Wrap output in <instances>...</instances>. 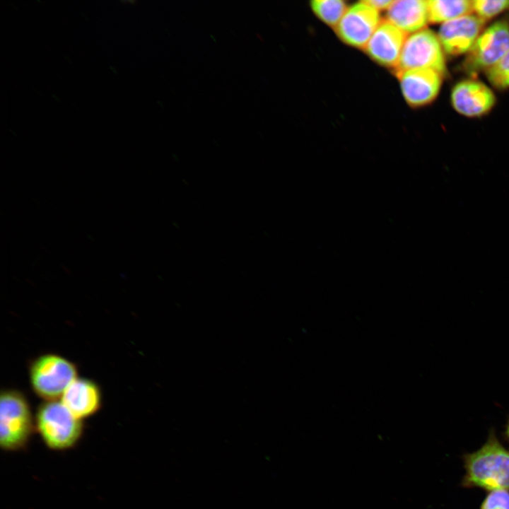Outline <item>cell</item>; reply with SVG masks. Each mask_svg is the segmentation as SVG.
Masks as SVG:
<instances>
[{
  "label": "cell",
  "instance_id": "52a82bcc",
  "mask_svg": "<svg viewBox=\"0 0 509 509\" xmlns=\"http://www.w3.org/2000/svg\"><path fill=\"white\" fill-rule=\"evenodd\" d=\"M382 20L379 11L361 1L348 7L334 31L347 45L363 50Z\"/></svg>",
  "mask_w": 509,
  "mask_h": 509
},
{
  "label": "cell",
  "instance_id": "e0dca14e",
  "mask_svg": "<svg viewBox=\"0 0 509 509\" xmlns=\"http://www.w3.org/2000/svg\"><path fill=\"white\" fill-rule=\"evenodd\" d=\"M484 73L489 83L496 89L509 88V52Z\"/></svg>",
  "mask_w": 509,
  "mask_h": 509
},
{
  "label": "cell",
  "instance_id": "9c48e42d",
  "mask_svg": "<svg viewBox=\"0 0 509 509\" xmlns=\"http://www.w3.org/2000/svg\"><path fill=\"white\" fill-rule=\"evenodd\" d=\"M450 102L457 113L467 117H479L492 110L496 98L493 90L484 83L468 78L453 86Z\"/></svg>",
  "mask_w": 509,
  "mask_h": 509
},
{
  "label": "cell",
  "instance_id": "2e32d148",
  "mask_svg": "<svg viewBox=\"0 0 509 509\" xmlns=\"http://www.w3.org/2000/svg\"><path fill=\"white\" fill-rule=\"evenodd\" d=\"M472 8L474 14L486 22L508 11L509 0H475Z\"/></svg>",
  "mask_w": 509,
  "mask_h": 509
},
{
  "label": "cell",
  "instance_id": "d6986e66",
  "mask_svg": "<svg viewBox=\"0 0 509 509\" xmlns=\"http://www.w3.org/2000/svg\"><path fill=\"white\" fill-rule=\"evenodd\" d=\"M370 6L374 8L378 11H387L390 6L392 4L394 1L387 0H366L365 1Z\"/></svg>",
  "mask_w": 509,
  "mask_h": 509
},
{
  "label": "cell",
  "instance_id": "3957f363",
  "mask_svg": "<svg viewBox=\"0 0 509 509\" xmlns=\"http://www.w3.org/2000/svg\"><path fill=\"white\" fill-rule=\"evenodd\" d=\"M34 428L28 403L18 391H2L0 398V445L5 450L24 447Z\"/></svg>",
  "mask_w": 509,
  "mask_h": 509
},
{
  "label": "cell",
  "instance_id": "ba28073f",
  "mask_svg": "<svg viewBox=\"0 0 509 509\" xmlns=\"http://www.w3.org/2000/svg\"><path fill=\"white\" fill-rule=\"evenodd\" d=\"M402 95L412 107H420L432 103L438 95L443 78L431 69H414L396 72Z\"/></svg>",
  "mask_w": 509,
  "mask_h": 509
},
{
  "label": "cell",
  "instance_id": "7c38bea8",
  "mask_svg": "<svg viewBox=\"0 0 509 509\" xmlns=\"http://www.w3.org/2000/svg\"><path fill=\"white\" fill-rule=\"evenodd\" d=\"M100 402L98 385L83 378L74 380L62 396V402L80 419L95 414L100 406Z\"/></svg>",
  "mask_w": 509,
  "mask_h": 509
},
{
  "label": "cell",
  "instance_id": "ac0fdd59",
  "mask_svg": "<svg viewBox=\"0 0 509 509\" xmlns=\"http://www.w3.org/2000/svg\"><path fill=\"white\" fill-rule=\"evenodd\" d=\"M480 509H509V490H493L488 492Z\"/></svg>",
  "mask_w": 509,
  "mask_h": 509
},
{
  "label": "cell",
  "instance_id": "6da1fadb",
  "mask_svg": "<svg viewBox=\"0 0 509 509\" xmlns=\"http://www.w3.org/2000/svg\"><path fill=\"white\" fill-rule=\"evenodd\" d=\"M463 487L488 491L509 490V450L502 445L493 429L481 447L463 455Z\"/></svg>",
  "mask_w": 509,
  "mask_h": 509
},
{
  "label": "cell",
  "instance_id": "5bb4252c",
  "mask_svg": "<svg viewBox=\"0 0 509 509\" xmlns=\"http://www.w3.org/2000/svg\"><path fill=\"white\" fill-rule=\"evenodd\" d=\"M428 18L431 23H444L473 12L472 1L428 0Z\"/></svg>",
  "mask_w": 509,
  "mask_h": 509
},
{
  "label": "cell",
  "instance_id": "277c9868",
  "mask_svg": "<svg viewBox=\"0 0 509 509\" xmlns=\"http://www.w3.org/2000/svg\"><path fill=\"white\" fill-rule=\"evenodd\" d=\"M76 368L66 358L46 354L36 358L30 368L31 385L35 392L48 400L62 397L76 379Z\"/></svg>",
  "mask_w": 509,
  "mask_h": 509
},
{
  "label": "cell",
  "instance_id": "30bf717a",
  "mask_svg": "<svg viewBox=\"0 0 509 509\" xmlns=\"http://www.w3.org/2000/svg\"><path fill=\"white\" fill-rule=\"evenodd\" d=\"M485 23L471 13L443 23L438 36L445 54L454 57L467 54L484 30Z\"/></svg>",
  "mask_w": 509,
  "mask_h": 509
},
{
  "label": "cell",
  "instance_id": "ffe728a7",
  "mask_svg": "<svg viewBox=\"0 0 509 509\" xmlns=\"http://www.w3.org/2000/svg\"><path fill=\"white\" fill-rule=\"evenodd\" d=\"M504 436H505L506 440L509 443V417H508L507 422L505 423V426Z\"/></svg>",
  "mask_w": 509,
  "mask_h": 509
},
{
  "label": "cell",
  "instance_id": "5b68a950",
  "mask_svg": "<svg viewBox=\"0 0 509 509\" xmlns=\"http://www.w3.org/2000/svg\"><path fill=\"white\" fill-rule=\"evenodd\" d=\"M414 69H434L445 77V52L438 34L428 28L408 35L394 72Z\"/></svg>",
  "mask_w": 509,
  "mask_h": 509
},
{
  "label": "cell",
  "instance_id": "8992f818",
  "mask_svg": "<svg viewBox=\"0 0 509 509\" xmlns=\"http://www.w3.org/2000/svg\"><path fill=\"white\" fill-rule=\"evenodd\" d=\"M509 52V20L501 19L484 29L467 54L462 68L475 76L486 71Z\"/></svg>",
  "mask_w": 509,
  "mask_h": 509
},
{
  "label": "cell",
  "instance_id": "8fae6325",
  "mask_svg": "<svg viewBox=\"0 0 509 509\" xmlns=\"http://www.w3.org/2000/svg\"><path fill=\"white\" fill-rule=\"evenodd\" d=\"M408 36L386 19H382L363 51L375 62L396 69Z\"/></svg>",
  "mask_w": 509,
  "mask_h": 509
},
{
  "label": "cell",
  "instance_id": "7a4b0ae2",
  "mask_svg": "<svg viewBox=\"0 0 509 509\" xmlns=\"http://www.w3.org/2000/svg\"><path fill=\"white\" fill-rule=\"evenodd\" d=\"M35 428L45 445L56 450L74 446L83 432L81 419L75 416L62 402L57 400L45 402L39 406Z\"/></svg>",
  "mask_w": 509,
  "mask_h": 509
},
{
  "label": "cell",
  "instance_id": "4fadbf2b",
  "mask_svg": "<svg viewBox=\"0 0 509 509\" xmlns=\"http://www.w3.org/2000/svg\"><path fill=\"white\" fill-rule=\"evenodd\" d=\"M385 18L407 35L426 28L428 6L426 0L394 1Z\"/></svg>",
  "mask_w": 509,
  "mask_h": 509
},
{
  "label": "cell",
  "instance_id": "9a60e30c",
  "mask_svg": "<svg viewBox=\"0 0 509 509\" xmlns=\"http://www.w3.org/2000/svg\"><path fill=\"white\" fill-rule=\"evenodd\" d=\"M310 6L317 18L334 29L349 7L346 3L341 0H314L310 1Z\"/></svg>",
  "mask_w": 509,
  "mask_h": 509
}]
</instances>
